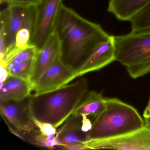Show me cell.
<instances>
[{"label":"cell","mask_w":150,"mask_h":150,"mask_svg":"<svg viewBox=\"0 0 150 150\" xmlns=\"http://www.w3.org/2000/svg\"><path fill=\"white\" fill-rule=\"evenodd\" d=\"M55 32L60 41L62 59L74 67H78L110 36L100 25L85 19L64 5Z\"/></svg>","instance_id":"obj_1"},{"label":"cell","mask_w":150,"mask_h":150,"mask_svg":"<svg viewBox=\"0 0 150 150\" xmlns=\"http://www.w3.org/2000/svg\"><path fill=\"white\" fill-rule=\"evenodd\" d=\"M85 78L58 89L30 96V109L34 119L49 123L57 129L73 114L88 92Z\"/></svg>","instance_id":"obj_2"},{"label":"cell","mask_w":150,"mask_h":150,"mask_svg":"<svg viewBox=\"0 0 150 150\" xmlns=\"http://www.w3.org/2000/svg\"><path fill=\"white\" fill-rule=\"evenodd\" d=\"M144 126V119L134 107L117 98H106L105 108L95 118L88 140L118 137Z\"/></svg>","instance_id":"obj_3"},{"label":"cell","mask_w":150,"mask_h":150,"mask_svg":"<svg viewBox=\"0 0 150 150\" xmlns=\"http://www.w3.org/2000/svg\"><path fill=\"white\" fill-rule=\"evenodd\" d=\"M116 61L133 79L150 72V30L114 36Z\"/></svg>","instance_id":"obj_4"},{"label":"cell","mask_w":150,"mask_h":150,"mask_svg":"<svg viewBox=\"0 0 150 150\" xmlns=\"http://www.w3.org/2000/svg\"><path fill=\"white\" fill-rule=\"evenodd\" d=\"M63 0H41L36 6V15L30 45L41 50L55 33Z\"/></svg>","instance_id":"obj_5"},{"label":"cell","mask_w":150,"mask_h":150,"mask_svg":"<svg viewBox=\"0 0 150 150\" xmlns=\"http://www.w3.org/2000/svg\"><path fill=\"white\" fill-rule=\"evenodd\" d=\"M78 78L76 68L63 61L60 53L53 64L32 84L34 94H39L62 87Z\"/></svg>","instance_id":"obj_6"},{"label":"cell","mask_w":150,"mask_h":150,"mask_svg":"<svg viewBox=\"0 0 150 150\" xmlns=\"http://www.w3.org/2000/svg\"><path fill=\"white\" fill-rule=\"evenodd\" d=\"M85 144L87 150H150V129L144 126L139 129L118 137L88 140Z\"/></svg>","instance_id":"obj_7"},{"label":"cell","mask_w":150,"mask_h":150,"mask_svg":"<svg viewBox=\"0 0 150 150\" xmlns=\"http://www.w3.org/2000/svg\"><path fill=\"white\" fill-rule=\"evenodd\" d=\"M0 111L3 118L19 131L32 132L38 129L31 113L30 96L18 101H0Z\"/></svg>","instance_id":"obj_8"},{"label":"cell","mask_w":150,"mask_h":150,"mask_svg":"<svg viewBox=\"0 0 150 150\" xmlns=\"http://www.w3.org/2000/svg\"><path fill=\"white\" fill-rule=\"evenodd\" d=\"M8 8L10 16L6 53L5 57L1 59L4 61H8L12 56L15 49L16 37L19 30L27 28L33 33L36 15V6H8Z\"/></svg>","instance_id":"obj_9"},{"label":"cell","mask_w":150,"mask_h":150,"mask_svg":"<svg viewBox=\"0 0 150 150\" xmlns=\"http://www.w3.org/2000/svg\"><path fill=\"white\" fill-rule=\"evenodd\" d=\"M116 61L114 35H110L105 42L96 47L88 57L76 68L78 77L91 72L100 70Z\"/></svg>","instance_id":"obj_10"},{"label":"cell","mask_w":150,"mask_h":150,"mask_svg":"<svg viewBox=\"0 0 150 150\" xmlns=\"http://www.w3.org/2000/svg\"><path fill=\"white\" fill-rule=\"evenodd\" d=\"M60 53V41L55 32L50 37L43 47L38 51L35 56L30 79L31 85L35 83L53 64Z\"/></svg>","instance_id":"obj_11"},{"label":"cell","mask_w":150,"mask_h":150,"mask_svg":"<svg viewBox=\"0 0 150 150\" xmlns=\"http://www.w3.org/2000/svg\"><path fill=\"white\" fill-rule=\"evenodd\" d=\"M0 89V101H18L31 95L32 87L30 81L9 75Z\"/></svg>","instance_id":"obj_12"},{"label":"cell","mask_w":150,"mask_h":150,"mask_svg":"<svg viewBox=\"0 0 150 150\" xmlns=\"http://www.w3.org/2000/svg\"><path fill=\"white\" fill-rule=\"evenodd\" d=\"M81 116L72 115L57 131L59 145L84 144L88 140V133L81 129Z\"/></svg>","instance_id":"obj_13"},{"label":"cell","mask_w":150,"mask_h":150,"mask_svg":"<svg viewBox=\"0 0 150 150\" xmlns=\"http://www.w3.org/2000/svg\"><path fill=\"white\" fill-rule=\"evenodd\" d=\"M150 3V0H109L108 11L117 20L129 21Z\"/></svg>","instance_id":"obj_14"},{"label":"cell","mask_w":150,"mask_h":150,"mask_svg":"<svg viewBox=\"0 0 150 150\" xmlns=\"http://www.w3.org/2000/svg\"><path fill=\"white\" fill-rule=\"evenodd\" d=\"M105 100L102 93L90 91L87 93L72 115L81 116L82 114H86L95 118L105 108Z\"/></svg>","instance_id":"obj_15"},{"label":"cell","mask_w":150,"mask_h":150,"mask_svg":"<svg viewBox=\"0 0 150 150\" xmlns=\"http://www.w3.org/2000/svg\"><path fill=\"white\" fill-rule=\"evenodd\" d=\"M10 12L8 8L0 14V57L2 59L6 53L7 44L9 33Z\"/></svg>","instance_id":"obj_16"},{"label":"cell","mask_w":150,"mask_h":150,"mask_svg":"<svg viewBox=\"0 0 150 150\" xmlns=\"http://www.w3.org/2000/svg\"><path fill=\"white\" fill-rule=\"evenodd\" d=\"M129 22L132 31L150 30V3L134 16Z\"/></svg>","instance_id":"obj_17"},{"label":"cell","mask_w":150,"mask_h":150,"mask_svg":"<svg viewBox=\"0 0 150 150\" xmlns=\"http://www.w3.org/2000/svg\"><path fill=\"white\" fill-rule=\"evenodd\" d=\"M34 58L17 64L7 69L9 75L18 77L30 82L34 66Z\"/></svg>","instance_id":"obj_18"},{"label":"cell","mask_w":150,"mask_h":150,"mask_svg":"<svg viewBox=\"0 0 150 150\" xmlns=\"http://www.w3.org/2000/svg\"><path fill=\"white\" fill-rule=\"evenodd\" d=\"M37 51V49L32 45L21 50L6 63L5 66L8 69L17 64L34 58Z\"/></svg>","instance_id":"obj_19"},{"label":"cell","mask_w":150,"mask_h":150,"mask_svg":"<svg viewBox=\"0 0 150 150\" xmlns=\"http://www.w3.org/2000/svg\"><path fill=\"white\" fill-rule=\"evenodd\" d=\"M32 34L31 30L27 28L23 29L18 31L16 37L14 50L8 60L19 51L31 46L30 39Z\"/></svg>","instance_id":"obj_20"},{"label":"cell","mask_w":150,"mask_h":150,"mask_svg":"<svg viewBox=\"0 0 150 150\" xmlns=\"http://www.w3.org/2000/svg\"><path fill=\"white\" fill-rule=\"evenodd\" d=\"M34 120L41 134L51 139H52L56 136L57 129L53 125L49 123L40 122L35 119Z\"/></svg>","instance_id":"obj_21"},{"label":"cell","mask_w":150,"mask_h":150,"mask_svg":"<svg viewBox=\"0 0 150 150\" xmlns=\"http://www.w3.org/2000/svg\"><path fill=\"white\" fill-rule=\"evenodd\" d=\"M41 0H8V6H36Z\"/></svg>","instance_id":"obj_22"},{"label":"cell","mask_w":150,"mask_h":150,"mask_svg":"<svg viewBox=\"0 0 150 150\" xmlns=\"http://www.w3.org/2000/svg\"><path fill=\"white\" fill-rule=\"evenodd\" d=\"M56 147L61 150H87L85 143L84 144H71L59 145Z\"/></svg>","instance_id":"obj_23"},{"label":"cell","mask_w":150,"mask_h":150,"mask_svg":"<svg viewBox=\"0 0 150 150\" xmlns=\"http://www.w3.org/2000/svg\"><path fill=\"white\" fill-rule=\"evenodd\" d=\"M88 115L82 114L81 115L82 118V125L81 129L84 132L88 133L91 129L93 126V123L91 122L90 119L88 118Z\"/></svg>","instance_id":"obj_24"},{"label":"cell","mask_w":150,"mask_h":150,"mask_svg":"<svg viewBox=\"0 0 150 150\" xmlns=\"http://www.w3.org/2000/svg\"><path fill=\"white\" fill-rule=\"evenodd\" d=\"M144 125L150 129V98L143 114Z\"/></svg>","instance_id":"obj_25"},{"label":"cell","mask_w":150,"mask_h":150,"mask_svg":"<svg viewBox=\"0 0 150 150\" xmlns=\"http://www.w3.org/2000/svg\"><path fill=\"white\" fill-rule=\"evenodd\" d=\"M9 75L6 67L3 65H1V86L6 80Z\"/></svg>","instance_id":"obj_26"},{"label":"cell","mask_w":150,"mask_h":150,"mask_svg":"<svg viewBox=\"0 0 150 150\" xmlns=\"http://www.w3.org/2000/svg\"><path fill=\"white\" fill-rule=\"evenodd\" d=\"M8 2V0H0V3L1 4L6 3L7 4Z\"/></svg>","instance_id":"obj_27"}]
</instances>
